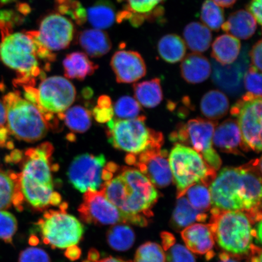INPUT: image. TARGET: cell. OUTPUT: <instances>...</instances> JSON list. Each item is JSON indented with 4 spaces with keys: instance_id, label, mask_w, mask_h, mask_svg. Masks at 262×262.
<instances>
[{
    "instance_id": "27",
    "label": "cell",
    "mask_w": 262,
    "mask_h": 262,
    "mask_svg": "<svg viewBox=\"0 0 262 262\" xmlns=\"http://www.w3.org/2000/svg\"><path fill=\"white\" fill-rule=\"evenodd\" d=\"M208 218L204 212L198 210L189 204L185 195L178 198L173 211L171 224L178 230L185 229L196 222H204Z\"/></svg>"
},
{
    "instance_id": "12",
    "label": "cell",
    "mask_w": 262,
    "mask_h": 262,
    "mask_svg": "<svg viewBox=\"0 0 262 262\" xmlns=\"http://www.w3.org/2000/svg\"><path fill=\"white\" fill-rule=\"evenodd\" d=\"M261 97L248 93L231 108V114L237 119L247 151L261 152Z\"/></svg>"
},
{
    "instance_id": "2",
    "label": "cell",
    "mask_w": 262,
    "mask_h": 262,
    "mask_svg": "<svg viewBox=\"0 0 262 262\" xmlns=\"http://www.w3.org/2000/svg\"><path fill=\"white\" fill-rule=\"evenodd\" d=\"M103 195L129 219V224L146 227L147 217L159 198L152 183L138 169L124 167L116 178L104 182Z\"/></svg>"
},
{
    "instance_id": "48",
    "label": "cell",
    "mask_w": 262,
    "mask_h": 262,
    "mask_svg": "<svg viewBox=\"0 0 262 262\" xmlns=\"http://www.w3.org/2000/svg\"><path fill=\"white\" fill-rule=\"evenodd\" d=\"M7 124V114L4 102L0 99V131L6 129L5 126Z\"/></svg>"
},
{
    "instance_id": "3",
    "label": "cell",
    "mask_w": 262,
    "mask_h": 262,
    "mask_svg": "<svg viewBox=\"0 0 262 262\" xmlns=\"http://www.w3.org/2000/svg\"><path fill=\"white\" fill-rule=\"evenodd\" d=\"M0 26V59L18 74L16 84L34 86L35 78L41 74L40 60L53 61L54 55L39 43L34 31L9 32L3 23Z\"/></svg>"
},
{
    "instance_id": "33",
    "label": "cell",
    "mask_w": 262,
    "mask_h": 262,
    "mask_svg": "<svg viewBox=\"0 0 262 262\" xmlns=\"http://www.w3.org/2000/svg\"><path fill=\"white\" fill-rule=\"evenodd\" d=\"M58 117L75 133H85L91 126V114L86 108L80 106L70 107Z\"/></svg>"
},
{
    "instance_id": "45",
    "label": "cell",
    "mask_w": 262,
    "mask_h": 262,
    "mask_svg": "<svg viewBox=\"0 0 262 262\" xmlns=\"http://www.w3.org/2000/svg\"><path fill=\"white\" fill-rule=\"evenodd\" d=\"M261 1L251 0L247 6V11L253 16L257 24L261 25Z\"/></svg>"
},
{
    "instance_id": "31",
    "label": "cell",
    "mask_w": 262,
    "mask_h": 262,
    "mask_svg": "<svg viewBox=\"0 0 262 262\" xmlns=\"http://www.w3.org/2000/svg\"><path fill=\"white\" fill-rule=\"evenodd\" d=\"M86 19L94 29L102 30L109 28L114 24L117 14L111 3L100 1L87 9Z\"/></svg>"
},
{
    "instance_id": "49",
    "label": "cell",
    "mask_w": 262,
    "mask_h": 262,
    "mask_svg": "<svg viewBox=\"0 0 262 262\" xmlns=\"http://www.w3.org/2000/svg\"><path fill=\"white\" fill-rule=\"evenodd\" d=\"M253 228V237L257 244L261 243V220L255 223Z\"/></svg>"
},
{
    "instance_id": "25",
    "label": "cell",
    "mask_w": 262,
    "mask_h": 262,
    "mask_svg": "<svg viewBox=\"0 0 262 262\" xmlns=\"http://www.w3.org/2000/svg\"><path fill=\"white\" fill-rule=\"evenodd\" d=\"M241 49L238 39L228 34L222 35L213 42L211 56L222 66L231 64L237 60Z\"/></svg>"
},
{
    "instance_id": "51",
    "label": "cell",
    "mask_w": 262,
    "mask_h": 262,
    "mask_svg": "<svg viewBox=\"0 0 262 262\" xmlns=\"http://www.w3.org/2000/svg\"><path fill=\"white\" fill-rule=\"evenodd\" d=\"M100 254L98 253V251L94 249H92L90 251L89 254H88V260L92 262H96L98 260H99Z\"/></svg>"
},
{
    "instance_id": "9",
    "label": "cell",
    "mask_w": 262,
    "mask_h": 262,
    "mask_svg": "<svg viewBox=\"0 0 262 262\" xmlns=\"http://www.w3.org/2000/svg\"><path fill=\"white\" fill-rule=\"evenodd\" d=\"M26 99L37 106L46 120L50 122L53 115L64 113L74 103L76 91L71 82L63 77L43 78L38 89L24 87Z\"/></svg>"
},
{
    "instance_id": "28",
    "label": "cell",
    "mask_w": 262,
    "mask_h": 262,
    "mask_svg": "<svg viewBox=\"0 0 262 262\" xmlns=\"http://www.w3.org/2000/svg\"><path fill=\"white\" fill-rule=\"evenodd\" d=\"M186 47L195 53L208 50L212 41V34L207 26L199 22L190 23L183 31Z\"/></svg>"
},
{
    "instance_id": "21",
    "label": "cell",
    "mask_w": 262,
    "mask_h": 262,
    "mask_svg": "<svg viewBox=\"0 0 262 262\" xmlns=\"http://www.w3.org/2000/svg\"><path fill=\"white\" fill-rule=\"evenodd\" d=\"M24 201L19 174L12 171H0V210L14 206L18 211H21Z\"/></svg>"
},
{
    "instance_id": "19",
    "label": "cell",
    "mask_w": 262,
    "mask_h": 262,
    "mask_svg": "<svg viewBox=\"0 0 262 262\" xmlns=\"http://www.w3.org/2000/svg\"><path fill=\"white\" fill-rule=\"evenodd\" d=\"M212 143L221 152L241 156L247 152L236 120L229 119L216 126Z\"/></svg>"
},
{
    "instance_id": "6",
    "label": "cell",
    "mask_w": 262,
    "mask_h": 262,
    "mask_svg": "<svg viewBox=\"0 0 262 262\" xmlns=\"http://www.w3.org/2000/svg\"><path fill=\"white\" fill-rule=\"evenodd\" d=\"M7 114L8 129L16 138L28 142L43 139L49 123L37 106L18 92H11L3 98Z\"/></svg>"
},
{
    "instance_id": "50",
    "label": "cell",
    "mask_w": 262,
    "mask_h": 262,
    "mask_svg": "<svg viewBox=\"0 0 262 262\" xmlns=\"http://www.w3.org/2000/svg\"><path fill=\"white\" fill-rule=\"evenodd\" d=\"M216 5L221 8H231L235 4L237 0H212Z\"/></svg>"
},
{
    "instance_id": "24",
    "label": "cell",
    "mask_w": 262,
    "mask_h": 262,
    "mask_svg": "<svg viewBox=\"0 0 262 262\" xmlns=\"http://www.w3.org/2000/svg\"><path fill=\"white\" fill-rule=\"evenodd\" d=\"M78 42L91 57H100L106 54L112 47V42L109 35L101 29H87L80 33Z\"/></svg>"
},
{
    "instance_id": "34",
    "label": "cell",
    "mask_w": 262,
    "mask_h": 262,
    "mask_svg": "<svg viewBox=\"0 0 262 262\" xmlns=\"http://www.w3.org/2000/svg\"><path fill=\"white\" fill-rule=\"evenodd\" d=\"M136 236L133 229L128 225H117L109 229L107 234L108 244L114 250H128L135 242Z\"/></svg>"
},
{
    "instance_id": "11",
    "label": "cell",
    "mask_w": 262,
    "mask_h": 262,
    "mask_svg": "<svg viewBox=\"0 0 262 262\" xmlns=\"http://www.w3.org/2000/svg\"><path fill=\"white\" fill-rule=\"evenodd\" d=\"M217 123L202 119H192L180 124L170 135L172 142L190 146L201 155L215 171H219L222 160L213 147L212 138ZM188 146V147H189Z\"/></svg>"
},
{
    "instance_id": "53",
    "label": "cell",
    "mask_w": 262,
    "mask_h": 262,
    "mask_svg": "<svg viewBox=\"0 0 262 262\" xmlns=\"http://www.w3.org/2000/svg\"><path fill=\"white\" fill-rule=\"evenodd\" d=\"M96 262H127L122 259H120L119 258H116L113 257H109L102 258V259H99Z\"/></svg>"
},
{
    "instance_id": "23",
    "label": "cell",
    "mask_w": 262,
    "mask_h": 262,
    "mask_svg": "<svg viewBox=\"0 0 262 262\" xmlns=\"http://www.w3.org/2000/svg\"><path fill=\"white\" fill-rule=\"evenodd\" d=\"M257 22L245 10H238L229 16L221 29L228 34L241 40H248L253 37L257 29Z\"/></svg>"
},
{
    "instance_id": "40",
    "label": "cell",
    "mask_w": 262,
    "mask_h": 262,
    "mask_svg": "<svg viewBox=\"0 0 262 262\" xmlns=\"http://www.w3.org/2000/svg\"><path fill=\"white\" fill-rule=\"evenodd\" d=\"M166 262H196L194 255L187 248L181 244L173 243L164 249Z\"/></svg>"
},
{
    "instance_id": "42",
    "label": "cell",
    "mask_w": 262,
    "mask_h": 262,
    "mask_svg": "<svg viewBox=\"0 0 262 262\" xmlns=\"http://www.w3.org/2000/svg\"><path fill=\"white\" fill-rule=\"evenodd\" d=\"M95 118L98 122H109L113 119V108L109 97H101L98 101V106L94 110Z\"/></svg>"
},
{
    "instance_id": "7",
    "label": "cell",
    "mask_w": 262,
    "mask_h": 262,
    "mask_svg": "<svg viewBox=\"0 0 262 262\" xmlns=\"http://www.w3.org/2000/svg\"><path fill=\"white\" fill-rule=\"evenodd\" d=\"M145 120L143 116L133 119H111L107 124L109 142L115 148L130 155L161 148L162 134L147 127Z\"/></svg>"
},
{
    "instance_id": "17",
    "label": "cell",
    "mask_w": 262,
    "mask_h": 262,
    "mask_svg": "<svg viewBox=\"0 0 262 262\" xmlns=\"http://www.w3.org/2000/svg\"><path fill=\"white\" fill-rule=\"evenodd\" d=\"M111 65L118 83H134L146 74L145 61L136 51L116 52L111 59Z\"/></svg>"
},
{
    "instance_id": "41",
    "label": "cell",
    "mask_w": 262,
    "mask_h": 262,
    "mask_svg": "<svg viewBox=\"0 0 262 262\" xmlns=\"http://www.w3.org/2000/svg\"><path fill=\"white\" fill-rule=\"evenodd\" d=\"M244 84L248 93L261 97V72L251 66L245 75Z\"/></svg>"
},
{
    "instance_id": "38",
    "label": "cell",
    "mask_w": 262,
    "mask_h": 262,
    "mask_svg": "<svg viewBox=\"0 0 262 262\" xmlns=\"http://www.w3.org/2000/svg\"><path fill=\"white\" fill-rule=\"evenodd\" d=\"M165 254L159 244L147 242L137 249L134 262H165Z\"/></svg>"
},
{
    "instance_id": "43",
    "label": "cell",
    "mask_w": 262,
    "mask_h": 262,
    "mask_svg": "<svg viewBox=\"0 0 262 262\" xmlns=\"http://www.w3.org/2000/svg\"><path fill=\"white\" fill-rule=\"evenodd\" d=\"M18 262H51L47 252L41 248H26L19 254Z\"/></svg>"
},
{
    "instance_id": "18",
    "label": "cell",
    "mask_w": 262,
    "mask_h": 262,
    "mask_svg": "<svg viewBox=\"0 0 262 262\" xmlns=\"http://www.w3.org/2000/svg\"><path fill=\"white\" fill-rule=\"evenodd\" d=\"M124 11L117 18L128 19L131 24L138 26L145 20H154L164 14L163 4L165 0H122Z\"/></svg>"
},
{
    "instance_id": "32",
    "label": "cell",
    "mask_w": 262,
    "mask_h": 262,
    "mask_svg": "<svg viewBox=\"0 0 262 262\" xmlns=\"http://www.w3.org/2000/svg\"><path fill=\"white\" fill-rule=\"evenodd\" d=\"M157 48L160 56L169 63H176L182 61L186 52L184 40L176 34L163 36L159 41Z\"/></svg>"
},
{
    "instance_id": "14",
    "label": "cell",
    "mask_w": 262,
    "mask_h": 262,
    "mask_svg": "<svg viewBox=\"0 0 262 262\" xmlns=\"http://www.w3.org/2000/svg\"><path fill=\"white\" fill-rule=\"evenodd\" d=\"M126 162L135 166L139 171L157 188H165L172 182L168 151L161 148H153L137 154L128 155Z\"/></svg>"
},
{
    "instance_id": "5",
    "label": "cell",
    "mask_w": 262,
    "mask_h": 262,
    "mask_svg": "<svg viewBox=\"0 0 262 262\" xmlns=\"http://www.w3.org/2000/svg\"><path fill=\"white\" fill-rule=\"evenodd\" d=\"M209 225L214 241L225 253L243 256L250 253L253 245V227L244 212L219 211L211 208Z\"/></svg>"
},
{
    "instance_id": "22",
    "label": "cell",
    "mask_w": 262,
    "mask_h": 262,
    "mask_svg": "<svg viewBox=\"0 0 262 262\" xmlns=\"http://www.w3.org/2000/svg\"><path fill=\"white\" fill-rule=\"evenodd\" d=\"M183 79L189 83L198 84L208 79L211 73V64L207 58L200 53L189 54L180 65Z\"/></svg>"
},
{
    "instance_id": "52",
    "label": "cell",
    "mask_w": 262,
    "mask_h": 262,
    "mask_svg": "<svg viewBox=\"0 0 262 262\" xmlns=\"http://www.w3.org/2000/svg\"><path fill=\"white\" fill-rule=\"evenodd\" d=\"M220 257V262H239L234 258L231 257V255L228 254L227 253H223L219 255Z\"/></svg>"
},
{
    "instance_id": "10",
    "label": "cell",
    "mask_w": 262,
    "mask_h": 262,
    "mask_svg": "<svg viewBox=\"0 0 262 262\" xmlns=\"http://www.w3.org/2000/svg\"><path fill=\"white\" fill-rule=\"evenodd\" d=\"M60 207V211L48 210L35 225L43 243L52 248L67 249L77 245L84 232L83 225Z\"/></svg>"
},
{
    "instance_id": "15",
    "label": "cell",
    "mask_w": 262,
    "mask_h": 262,
    "mask_svg": "<svg viewBox=\"0 0 262 262\" xmlns=\"http://www.w3.org/2000/svg\"><path fill=\"white\" fill-rule=\"evenodd\" d=\"M81 220L88 224L114 225L129 223V219L100 190L88 191L78 209Z\"/></svg>"
},
{
    "instance_id": "13",
    "label": "cell",
    "mask_w": 262,
    "mask_h": 262,
    "mask_svg": "<svg viewBox=\"0 0 262 262\" xmlns=\"http://www.w3.org/2000/svg\"><path fill=\"white\" fill-rule=\"evenodd\" d=\"M106 165V159L102 154L78 156L69 167V182L81 192L98 191L104 182Z\"/></svg>"
},
{
    "instance_id": "46",
    "label": "cell",
    "mask_w": 262,
    "mask_h": 262,
    "mask_svg": "<svg viewBox=\"0 0 262 262\" xmlns=\"http://www.w3.org/2000/svg\"><path fill=\"white\" fill-rule=\"evenodd\" d=\"M250 262H261V250L254 244L252 245L250 253Z\"/></svg>"
},
{
    "instance_id": "47",
    "label": "cell",
    "mask_w": 262,
    "mask_h": 262,
    "mask_svg": "<svg viewBox=\"0 0 262 262\" xmlns=\"http://www.w3.org/2000/svg\"><path fill=\"white\" fill-rule=\"evenodd\" d=\"M80 255L81 250L79 248L77 247V245L67 248L65 253L66 256L71 260H77L80 257Z\"/></svg>"
},
{
    "instance_id": "8",
    "label": "cell",
    "mask_w": 262,
    "mask_h": 262,
    "mask_svg": "<svg viewBox=\"0 0 262 262\" xmlns=\"http://www.w3.org/2000/svg\"><path fill=\"white\" fill-rule=\"evenodd\" d=\"M172 180L176 185L177 198L184 195L191 186L202 183L209 186L217 173L202 156L191 147L176 143L169 155Z\"/></svg>"
},
{
    "instance_id": "39",
    "label": "cell",
    "mask_w": 262,
    "mask_h": 262,
    "mask_svg": "<svg viewBox=\"0 0 262 262\" xmlns=\"http://www.w3.org/2000/svg\"><path fill=\"white\" fill-rule=\"evenodd\" d=\"M17 228L18 222L15 216L8 211L0 210V239L11 244Z\"/></svg>"
},
{
    "instance_id": "1",
    "label": "cell",
    "mask_w": 262,
    "mask_h": 262,
    "mask_svg": "<svg viewBox=\"0 0 262 262\" xmlns=\"http://www.w3.org/2000/svg\"><path fill=\"white\" fill-rule=\"evenodd\" d=\"M211 208L244 212L252 225L261 220V158L221 170L209 186Z\"/></svg>"
},
{
    "instance_id": "36",
    "label": "cell",
    "mask_w": 262,
    "mask_h": 262,
    "mask_svg": "<svg viewBox=\"0 0 262 262\" xmlns=\"http://www.w3.org/2000/svg\"><path fill=\"white\" fill-rule=\"evenodd\" d=\"M201 18L210 30L218 31L225 22L224 11L212 0H205L202 6Z\"/></svg>"
},
{
    "instance_id": "44",
    "label": "cell",
    "mask_w": 262,
    "mask_h": 262,
    "mask_svg": "<svg viewBox=\"0 0 262 262\" xmlns=\"http://www.w3.org/2000/svg\"><path fill=\"white\" fill-rule=\"evenodd\" d=\"M261 54L262 42L261 40H258L255 43L250 52V57L252 62V67L257 69L258 71L261 72Z\"/></svg>"
},
{
    "instance_id": "4",
    "label": "cell",
    "mask_w": 262,
    "mask_h": 262,
    "mask_svg": "<svg viewBox=\"0 0 262 262\" xmlns=\"http://www.w3.org/2000/svg\"><path fill=\"white\" fill-rule=\"evenodd\" d=\"M53 146L49 143L29 149L19 174V185L24 199L33 208L43 211L50 206L60 205L61 198L54 191L51 157Z\"/></svg>"
},
{
    "instance_id": "20",
    "label": "cell",
    "mask_w": 262,
    "mask_h": 262,
    "mask_svg": "<svg viewBox=\"0 0 262 262\" xmlns=\"http://www.w3.org/2000/svg\"><path fill=\"white\" fill-rule=\"evenodd\" d=\"M181 235L186 247L192 253L206 254L208 259L213 253L215 241L209 224H194L183 229Z\"/></svg>"
},
{
    "instance_id": "29",
    "label": "cell",
    "mask_w": 262,
    "mask_h": 262,
    "mask_svg": "<svg viewBox=\"0 0 262 262\" xmlns=\"http://www.w3.org/2000/svg\"><path fill=\"white\" fill-rule=\"evenodd\" d=\"M229 107L227 97L217 90L210 91L205 94L201 103L202 114L211 120H217L226 116Z\"/></svg>"
},
{
    "instance_id": "30",
    "label": "cell",
    "mask_w": 262,
    "mask_h": 262,
    "mask_svg": "<svg viewBox=\"0 0 262 262\" xmlns=\"http://www.w3.org/2000/svg\"><path fill=\"white\" fill-rule=\"evenodd\" d=\"M136 100L141 105L151 108L158 106L163 99V92L159 78L134 85Z\"/></svg>"
},
{
    "instance_id": "35",
    "label": "cell",
    "mask_w": 262,
    "mask_h": 262,
    "mask_svg": "<svg viewBox=\"0 0 262 262\" xmlns=\"http://www.w3.org/2000/svg\"><path fill=\"white\" fill-rule=\"evenodd\" d=\"M184 195L193 207L202 212L211 208L210 191L209 187L202 183H198L186 190Z\"/></svg>"
},
{
    "instance_id": "26",
    "label": "cell",
    "mask_w": 262,
    "mask_h": 262,
    "mask_svg": "<svg viewBox=\"0 0 262 262\" xmlns=\"http://www.w3.org/2000/svg\"><path fill=\"white\" fill-rule=\"evenodd\" d=\"M65 77L71 79L83 80L94 73L97 66L90 60L88 55L80 52L68 54L63 61Z\"/></svg>"
},
{
    "instance_id": "37",
    "label": "cell",
    "mask_w": 262,
    "mask_h": 262,
    "mask_svg": "<svg viewBox=\"0 0 262 262\" xmlns=\"http://www.w3.org/2000/svg\"><path fill=\"white\" fill-rule=\"evenodd\" d=\"M142 111L140 104L136 98L124 96L115 104L113 112L117 119H133L139 117Z\"/></svg>"
},
{
    "instance_id": "16",
    "label": "cell",
    "mask_w": 262,
    "mask_h": 262,
    "mask_svg": "<svg viewBox=\"0 0 262 262\" xmlns=\"http://www.w3.org/2000/svg\"><path fill=\"white\" fill-rule=\"evenodd\" d=\"M73 23L60 14H51L42 19L38 31H34L36 39L47 50L57 51L70 46L74 36Z\"/></svg>"
}]
</instances>
